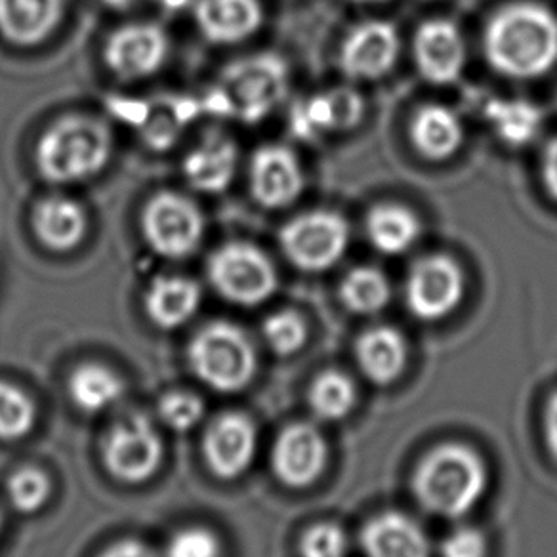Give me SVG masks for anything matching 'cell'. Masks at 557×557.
<instances>
[{
    "label": "cell",
    "mask_w": 557,
    "mask_h": 557,
    "mask_svg": "<svg viewBox=\"0 0 557 557\" xmlns=\"http://www.w3.org/2000/svg\"><path fill=\"white\" fill-rule=\"evenodd\" d=\"M491 67L503 77L533 81L557 65V16L541 2H511L491 17L483 33Z\"/></svg>",
    "instance_id": "6da1fadb"
},
{
    "label": "cell",
    "mask_w": 557,
    "mask_h": 557,
    "mask_svg": "<svg viewBox=\"0 0 557 557\" xmlns=\"http://www.w3.org/2000/svg\"><path fill=\"white\" fill-rule=\"evenodd\" d=\"M412 493L424 510L445 519L465 518L487 493V465L462 443H443L418 462Z\"/></svg>",
    "instance_id": "7a4b0ae2"
},
{
    "label": "cell",
    "mask_w": 557,
    "mask_h": 557,
    "mask_svg": "<svg viewBox=\"0 0 557 557\" xmlns=\"http://www.w3.org/2000/svg\"><path fill=\"white\" fill-rule=\"evenodd\" d=\"M113 148V131L100 116H60L40 134L35 166L48 184H78L98 176L108 166Z\"/></svg>",
    "instance_id": "3957f363"
},
{
    "label": "cell",
    "mask_w": 557,
    "mask_h": 557,
    "mask_svg": "<svg viewBox=\"0 0 557 557\" xmlns=\"http://www.w3.org/2000/svg\"><path fill=\"white\" fill-rule=\"evenodd\" d=\"M288 67L277 54L247 55L225 65L202 96V113L243 124L262 123L287 98Z\"/></svg>",
    "instance_id": "277c9868"
},
{
    "label": "cell",
    "mask_w": 557,
    "mask_h": 557,
    "mask_svg": "<svg viewBox=\"0 0 557 557\" xmlns=\"http://www.w3.org/2000/svg\"><path fill=\"white\" fill-rule=\"evenodd\" d=\"M187 363L205 386L220 394H237L255 380L258 359L243 329L214 321L202 326L189 342Z\"/></svg>",
    "instance_id": "5b68a950"
},
{
    "label": "cell",
    "mask_w": 557,
    "mask_h": 557,
    "mask_svg": "<svg viewBox=\"0 0 557 557\" xmlns=\"http://www.w3.org/2000/svg\"><path fill=\"white\" fill-rule=\"evenodd\" d=\"M210 285L227 302L256 308L268 302L278 287V275L270 256L247 240L218 247L207 262Z\"/></svg>",
    "instance_id": "8992f818"
},
{
    "label": "cell",
    "mask_w": 557,
    "mask_h": 557,
    "mask_svg": "<svg viewBox=\"0 0 557 557\" xmlns=\"http://www.w3.org/2000/svg\"><path fill=\"white\" fill-rule=\"evenodd\" d=\"M139 230L157 256L164 260H186L202 245L207 218L201 207L186 195L159 191L144 205Z\"/></svg>",
    "instance_id": "52a82bcc"
},
{
    "label": "cell",
    "mask_w": 557,
    "mask_h": 557,
    "mask_svg": "<svg viewBox=\"0 0 557 557\" xmlns=\"http://www.w3.org/2000/svg\"><path fill=\"white\" fill-rule=\"evenodd\" d=\"M164 460L161 434L151 418L131 412L111 426L101 443V462L109 475L126 485L156 478Z\"/></svg>",
    "instance_id": "ba28073f"
},
{
    "label": "cell",
    "mask_w": 557,
    "mask_h": 557,
    "mask_svg": "<svg viewBox=\"0 0 557 557\" xmlns=\"http://www.w3.org/2000/svg\"><path fill=\"white\" fill-rule=\"evenodd\" d=\"M278 245L298 270L308 273L331 270L348 250V220L331 210L304 212L281 227Z\"/></svg>",
    "instance_id": "9c48e42d"
},
{
    "label": "cell",
    "mask_w": 557,
    "mask_h": 557,
    "mask_svg": "<svg viewBox=\"0 0 557 557\" xmlns=\"http://www.w3.org/2000/svg\"><path fill=\"white\" fill-rule=\"evenodd\" d=\"M466 296V275L457 260L430 255L418 260L405 287L407 308L420 321H442L458 310Z\"/></svg>",
    "instance_id": "30bf717a"
},
{
    "label": "cell",
    "mask_w": 557,
    "mask_h": 557,
    "mask_svg": "<svg viewBox=\"0 0 557 557\" xmlns=\"http://www.w3.org/2000/svg\"><path fill=\"white\" fill-rule=\"evenodd\" d=\"M171 40L163 27L138 22L116 27L103 45V63L124 83L153 77L163 67Z\"/></svg>",
    "instance_id": "8fae6325"
},
{
    "label": "cell",
    "mask_w": 557,
    "mask_h": 557,
    "mask_svg": "<svg viewBox=\"0 0 557 557\" xmlns=\"http://www.w3.org/2000/svg\"><path fill=\"white\" fill-rule=\"evenodd\" d=\"M363 116V96L348 86H338L296 101L288 126L295 138L318 141L331 134L354 131Z\"/></svg>",
    "instance_id": "7c38bea8"
},
{
    "label": "cell",
    "mask_w": 557,
    "mask_h": 557,
    "mask_svg": "<svg viewBox=\"0 0 557 557\" xmlns=\"http://www.w3.org/2000/svg\"><path fill=\"white\" fill-rule=\"evenodd\" d=\"M329 465L325 435L310 422H295L278 432L271 450V468L285 487L308 488Z\"/></svg>",
    "instance_id": "4fadbf2b"
},
{
    "label": "cell",
    "mask_w": 557,
    "mask_h": 557,
    "mask_svg": "<svg viewBox=\"0 0 557 557\" xmlns=\"http://www.w3.org/2000/svg\"><path fill=\"white\" fill-rule=\"evenodd\" d=\"M306 178L302 163L283 144H265L255 151L248 164V189L262 209H287L302 195Z\"/></svg>",
    "instance_id": "5bb4252c"
},
{
    "label": "cell",
    "mask_w": 557,
    "mask_h": 557,
    "mask_svg": "<svg viewBox=\"0 0 557 557\" xmlns=\"http://www.w3.org/2000/svg\"><path fill=\"white\" fill-rule=\"evenodd\" d=\"M258 432L252 418L230 410L212 420L202 437V457L210 473L222 481L239 480L252 466Z\"/></svg>",
    "instance_id": "9a60e30c"
},
{
    "label": "cell",
    "mask_w": 557,
    "mask_h": 557,
    "mask_svg": "<svg viewBox=\"0 0 557 557\" xmlns=\"http://www.w3.org/2000/svg\"><path fill=\"white\" fill-rule=\"evenodd\" d=\"M401 54L397 27L384 20H369L356 25L342 40V71L354 81H379L394 70Z\"/></svg>",
    "instance_id": "2e32d148"
},
{
    "label": "cell",
    "mask_w": 557,
    "mask_h": 557,
    "mask_svg": "<svg viewBox=\"0 0 557 557\" xmlns=\"http://www.w3.org/2000/svg\"><path fill=\"white\" fill-rule=\"evenodd\" d=\"M412 55L422 78L432 85H453L468 63V45L462 29L445 17L428 20L412 39Z\"/></svg>",
    "instance_id": "e0dca14e"
},
{
    "label": "cell",
    "mask_w": 557,
    "mask_h": 557,
    "mask_svg": "<svg viewBox=\"0 0 557 557\" xmlns=\"http://www.w3.org/2000/svg\"><path fill=\"white\" fill-rule=\"evenodd\" d=\"M194 20L207 42L232 47L260 32L263 7L260 0H197Z\"/></svg>",
    "instance_id": "ac0fdd59"
},
{
    "label": "cell",
    "mask_w": 557,
    "mask_h": 557,
    "mask_svg": "<svg viewBox=\"0 0 557 557\" xmlns=\"http://www.w3.org/2000/svg\"><path fill=\"white\" fill-rule=\"evenodd\" d=\"M32 230L42 247L63 255L85 240L88 214L75 199L50 195L33 207Z\"/></svg>",
    "instance_id": "d6986e66"
},
{
    "label": "cell",
    "mask_w": 557,
    "mask_h": 557,
    "mask_svg": "<svg viewBox=\"0 0 557 557\" xmlns=\"http://www.w3.org/2000/svg\"><path fill=\"white\" fill-rule=\"evenodd\" d=\"M237 144L225 134L214 132L184 157L182 172L195 191L216 195L232 186L237 174Z\"/></svg>",
    "instance_id": "ffe728a7"
},
{
    "label": "cell",
    "mask_w": 557,
    "mask_h": 557,
    "mask_svg": "<svg viewBox=\"0 0 557 557\" xmlns=\"http://www.w3.org/2000/svg\"><path fill=\"white\" fill-rule=\"evenodd\" d=\"M65 0H0V37L17 48L39 47L52 37Z\"/></svg>",
    "instance_id": "44dd1931"
},
{
    "label": "cell",
    "mask_w": 557,
    "mask_h": 557,
    "mask_svg": "<svg viewBox=\"0 0 557 557\" xmlns=\"http://www.w3.org/2000/svg\"><path fill=\"white\" fill-rule=\"evenodd\" d=\"M367 557H430V539L414 519L401 511H384L361 531Z\"/></svg>",
    "instance_id": "7402d4cb"
},
{
    "label": "cell",
    "mask_w": 557,
    "mask_h": 557,
    "mask_svg": "<svg viewBox=\"0 0 557 557\" xmlns=\"http://www.w3.org/2000/svg\"><path fill=\"white\" fill-rule=\"evenodd\" d=\"M201 302V285L184 275H159L144 295L146 315L161 331H176L186 325Z\"/></svg>",
    "instance_id": "603a6c76"
},
{
    "label": "cell",
    "mask_w": 557,
    "mask_h": 557,
    "mask_svg": "<svg viewBox=\"0 0 557 557\" xmlns=\"http://www.w3.org/2000/svg\"><path fill=\"white\" fill-rule=\"evenodd\" d=\"M466 131L457 111L443 103H428L418 109L410 121V141L420 156L442 163L458 153Z\"/></svg>",
    "instance_id": "cb8c5ba5"
},
{
    "label": "cell",
    "mask_w": 557,
    "mask_h": 557,
    "mask_svg": "<svg viewBox=\"0 0 557 557\" xmlns=\"http://www.w3.org/2000/svg\"><path fill=\"white\" fill-rule=\"evenodd\" d=\"M202 113L201 98L186 94H161L151 98L148 121L139 126V139L153 153L171 151L189 124Z\"/></svg>",
    "instance_id": "d4e9b609"
},
{
    "label": "cell",
    "mask_w": 557,
    "mask_h": 557,
    "mask_svg": "<svg viewBox=\"0 0 557 557\" xmlns=\"http://www.w3.org/2000/svg\"><path fill=\"white\" fill-rule=\"evenodd\" d=\"M407 359V341L394 326H372L357 338V367L376 386L394 384L405 371Z\"/></svg>",
    "instance_id": "484cf974"
},
{
    "label": "cell",
    "mask_w": 557,
    "mask_h": 557,
    "mask_svg": "<svg viewBox=\"0 0 557 557\" xmlns=\"http://www.w3.org/2000/svg\"><path fill=\"white\" fill-rule=\"evenodd\" d=\"M483 116L496 138L510 148H525L541 136L544 111L521 98H491L483 103Z\"/></svg>",
    "instance_id": "4316f807"
},
{
    "label": "cell",
    "mask_w": 557,
    "mask_h": 557,
    "mask_svg": "<svg viewBox=\"0 0 557 557\" xmlns=\"http://www.w3.org/2000/svg\"><path fill=\"white\" fill-rule=\"evenodd\" d=\"M422 235V222L397 202H382L367 216V237L382 255H405Z\"/></svg>",
    "instance_id": "83f0119b"
},
{
    "label": "cell",
    "mask_w": 557,
    "mask_h": 557,
    "mask_svg": "<svg viewBox=\"0 0 557 557\" xmlns=\"http://www.w3.org/2000/svg\"><path fill=\"white\" fill-rule=\"evenodd\" d=\"M67 392L77 409L98 414L123 399L124 382L106 364L85 363L71 372Z\"/></svg>",
    "instance_id": "f1b7e54d"
},
{
    "label": "cell",
    "mask_w": 557,
    "mask_h": 557,
    "mask_svg": "<svg viewBox=\"0 0 557 557\" xmlns=\"http://www.w3.org/2000/svg\"><path fill=\"white\" fill-rule=\"evenodd\" d=\"M341 300L356 315H376L392 300V285L384 271L372 265H359L349 271L341 283Z\"/></svg>",
    "instance_id": "f546056e"
},
{
    "label": "cell",
    "mask_w": 557,
    "mask_h": 557,
    "mask_svg": "<svg viewBox=\"0 0 557 557\" xmlns=\"http://www.w3.org/2000/svg\"><path fill=\"white\" fill-rule=\"evenodd\" d=\"M310 409L319 420L338 422L349 417L357 403L354 380L341 371H325L311 382L308 392Z\"/></svg>",
    "instance_id": "4dcf8cb0"
},
{
    "label": "cell",
    "mask_w": 557,
    "mask_h": 557,
    "mask_svg": "<svg viewBox=\"0 0 557 557\" xmlns=\"http://www.w3.org/2000/svg\"><path fill=\"white\" fill-rule=\"evenodd\" d=\"M37 405L32 395L9 380H0V442H17L37 424Z\"/></svg>",
    "instance_id": "1f68e13d"
},
{
    "label": "cell",
    "mask_w": 557,
    "mask_h": 557,
    "mask_svg": "<svg viewBox=\"0 0 557 557\" xmlns=\"http://www.w3.org/2000/svg\"><path fill=\"white\" fill-rule=\"evenodd\" d=\"M52 491L54 487L50 475L35 466H25L12 473L7 488L12 508L24 516L42 510L50 500Z\"/></svg>",
    "instance_id": "d6a6232c"
},
{
    "label": "cell",
    "mask_w": 557,
    "mask_h": 557,
    "mask_svg": "<svg viewBox=\"0 0 557 557\" xmlns=\"http://www.w3.org/2000/svg\"><path fill=\"white\" fill-rule=\"evenodd\" d=\"M262 334L273 354L281 357L295 356L308 341V325L300 313L281 310L265 318Z\"/></svg>",
    "instance_id": "836d02e7"
},
{
    "label": "cell",
    "mask_w": 557,
    "mask_h": 557,
    "mask_svg": "<svg viewBox=\"0 0 557 557\" xmlns=\"http://www.w3.org/2000/svg\"><path fill=\"white\" fill-rule=\"evenodd\" d=\"M157 412L164 426L172 432L186 434L201 424L205 418V401L191 392H169L157 403Z\"/></svg>",
    "instance_id": "e575fe53"
},
{
    "label": "cell",
    "mask_w": 557,
    "mask_h": 557,
    "mask_svg": "<svg viewBox=\"0 0 557 557\" xmlns=\"http://www.w3.org/2000/svg\"><path fill=\"white\" fill-rule=\"evenodd\" d=\"M348 536L336 523H315L300 539V557H348Z\"/></svg>",
    "instance_id": "d590c367"
},
{
    "label": "cell",
    "mask_w": 557,
    "mask_h": 557,
    "mask_svg": "<svg viewBox=\"0 0 557 557\" xmlns=\"http://www.w3.org/2000/svg\"><path fill=\"white\" fill-rule=\"evenodd\" d=\"M164 557H222V542L205 527H187L172 534Z\"/></svg>",
    "instance_id": "8d00e7d4"
},
{
    "label": "cell",
    "mask_w": 557,
    "mask_h": 557,
    "mask_svg": "<svg viewBox=\"0 0 557 557\" xmlns=\"http://www.w3.org/2000/svg\"><path fill=\"white\" fill-rule=\"evenodd\" d=\"M487 536L475 527H458L442 542V557H487Z\"/></svg>",
    "instance_id": "74e56055"
},
{
    "label": "cell",
    "mask_w": 557,
    "mask_h": 557,
    "mask_svg": "<svg viewBox=\"0 0 557 557\" xmlns=\"http://www.w3.org/2000/svg\"><path fill=\"white\" fill-rule=\"evenodd\" d=\"M106 108L109 113L115 116L119 123L128 124L138 131L141 124L148 121L149 111H151V98H131V96H108L106 98Z\"/></svg>",
    "instance_id": "f35d334b"
},
{
    "label": "cell",
    "mask_w": 557,
    "mask_h": 557,
    "mask_svg": "<svg viewBox=\"0 0 557 557\" xmlns=\"http://www.w3.org/2000/svg\"><path fill=\"white\" fill-rule=\"evenodd\" d=\"M541 178L544 189L557 201V138L552 139L542 153Z\"/></svg>",
    "instance_id": "ab89813d"
},
{
    "label": "cell",
    "mask_w": 557,
    "mask_h": 557,
    "mask_svg": "<svg viewBox=\"0 0 557 557\" xmlns=\"http://www.w3.org/2000/svg\"><path fill=\"white\" fill-rule=\"evenodd\" d=\"M100 557H157L153 549L149 548L144 542L134 541V539H123V541L111 544Z\"/></svg>",
    "instance_id": "60d3db41"
},
{
    "label": "cell",
    "mask_w": 557,
    "mask_h": 557,
    "mask_svg": "<svg viewBox=\"0 0 557 557\" xmlns=\"http://www.w3.org/2000/svg\"><path fill=\"white\" fill-rule=\"evenodd\" d=\"M544 440H546L549 455L557 462V392L549 397L546 412H544Z\"/></svg>",
    "instance_id": "b9f144b4"
},
{
    "label": "cell",
    "mask_w": 557,
    "mask_h": 557,
    "mask_svg": "<svg viewBox=\"0 0 557 557\" xmlns=\"http://www.w3.org/2000/svg\"><path fill=\"white\" fill-rule=\"evenodd\" d=\"M108 9L116 10V12H126V10L136 9L146 0H101Z\"/></svg>",
    "instance_id": "7bdbcfd3"
},
{
    "label": "cell",
    "mask_w": 557,
    "mask_h": 557,
    "mask_svg": "<svg viewBox=\"0 0 557 557\" xmlns=\"http://www.w3.org/2000/svg\"><path fill=\"white\" fill-rule=\"evenodd\" d=\"M351 2H357V4H380V2H389V0H351Z\"/></svg>",
    "instance_id": "ee69618b"
},
{
    "label": "cell",
    "mask_w": 557,
    "mask_h": 557,
    "mask_svg": "<svg viewBox=\"0 0 557 557\" xmlns=\"http://www.w3.org/2000/svg\"><path fill=\"white\" fill-rule=\"evenodd\" d=\"M0 523H2V521H0Z\"/></svg>",
    "instance_id": "f6af8a7d"
}]
</instances>
